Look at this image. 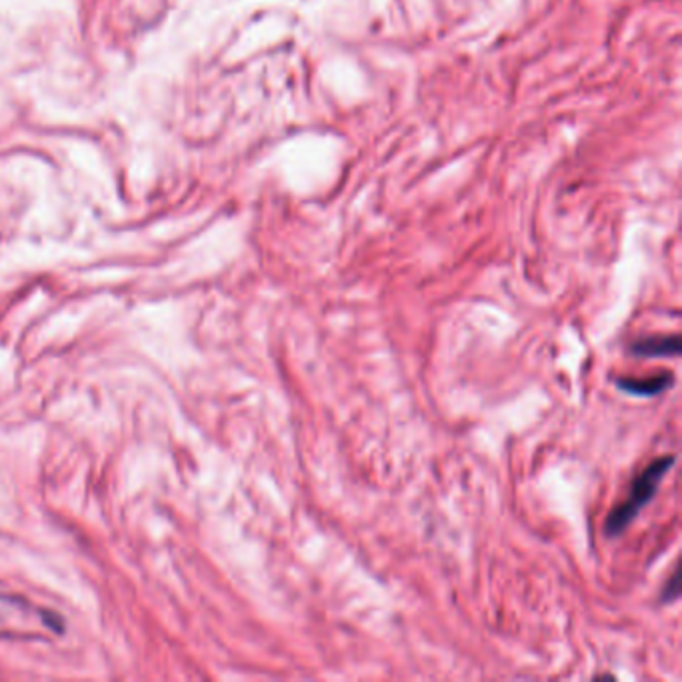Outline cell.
Here are the masks:
<instances>
[{
    "instance_id": "3957f363",
    "label": "cell",
    "mask_w": 682,
    "mask_h": 682,
    "mask_svg": "<svg viewBox=\"0 0 682 682\" xmlns=\"http://www.w3.org/2000/svg\"><path fill=\"white\" fill-rule=\"evenodd\" d=\"M672 384V374H659L651 379H620L619 389L635 397H656Z\"/></svg>"
},
{
    "instance_id": "7a4b0ae2",
    "label": "cell",
    "mask_w": 682,
    "mask_h": 682,
    "mask_svg": "<svg viewBox=\"0 0 682 682\" xmlns=\"http://www.w3.org/2000/svg\"><path fill=\"white\" fill-rule=\"evenodd\" d=\"M630 352L643 358L654 357H678L680 352V336L678 334H656L645 336L630 344Z\"/></svg>"
},
{
    "instance_id": "277c9868",
    "label": "cell",
    "mask_w": 682,
    "mask_h": 682,
    "mask_svg": "<svg viewBox=\"0 0 682 682\" xmlns=\"http://www.w3.org/2000/svg\"><path fill=\"white\" fill-rule=\"evenodd\" d=\"M678 571H675V572H672V577H670V580H669V585H667V588H664V593H662V603L664 604H669V603H672V601H677V598H678Z\"/></svg>"
},
{
    "instance_id": "6da1fadb",
    "label": "cell",
    "mask_w": 682,
    "mask_h": 682,
    "mask_svg": "<svg viewBox=\"0 0 682 682\" xmlns=\"http://www.w3.org/2000/svg\"><path fill=\"white\" fill-rule=\"evenodd\" d=\"M675 458H677L675 455L659 456L656 460H653L651 464H646L645 471L638 472L637 479L630 484L629 497L624 498L620 505H616L612 508V513L608 514V519L604 522L606 537L611 538L620 537V534L630 527L632 521L638 516V513L651 503L664 476H667L670 468L675 466Z\"/></svg>"
}]
</instances>
